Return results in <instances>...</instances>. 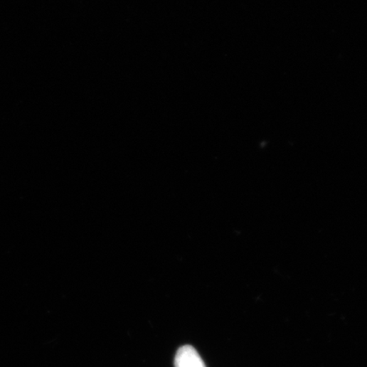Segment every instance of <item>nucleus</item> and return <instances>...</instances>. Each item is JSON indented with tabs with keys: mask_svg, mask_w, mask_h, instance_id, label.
Returning a JSON list of instances; mask_svg holds the SVG:
<instances>
[{
	"mask_svg": "<svg viewBox=\"0 0 367 367\" xmlns=\"http://www.w3.org/2000/svg\"><path fill=\"white\" fill-rule=\"evenodd\" d=\"M176 367H207L198 351L191 346L185 345L178 349L174 358Z\"/></svg>",
	"mask_w": 367,
	"mask_h": 367,
	"instance_id": "nucleus-1",
	"label": "nucleus"
}]
</instances>
